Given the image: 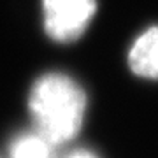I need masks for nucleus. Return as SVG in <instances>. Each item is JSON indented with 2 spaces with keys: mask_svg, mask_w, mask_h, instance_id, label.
I'll use <instances>...</instances> for the list:
<instances>
[{
  "mask_svg": "<svg viewBox=\"0 0 158 158\" xmlns=\"http://www.w3.org/2000/svg\"><path fill=\"white\" fill-rule=\"evenodd\" d=\"M86 93L60 72H48L34 83L28 109L35 128L51 144L63 146L79 134L86 116Z\"/></svg>",
  "mask_w": 158,
  "mask_h": 158,
  "instance_id": "nucleus-1",
  "label": "nucleus"
},
{
  "mask_svg": "<svg viewBox=\"0 0 158 158\" xmlns=\"http://www.w3.org/2000/svg\"><path fill=\"white\" fill-rule=\"evenodd\" d=\"M95 11V0H42L44 28L51 39L72 42L86 32Z\"/></svg>",
  "mask_w": 158,
  "mask_h": 158,
  "instance_id": "nucleus-2",
  "label": "nucleus"
},
{
  "mask_svg": "<svg viewBox=\"0 0 158 158\" xmlns=\"http://www.w3.org/2000/svg\"><path fill=\"white\" fill-rule=\"evenodd\" d=\"M132 72L148 79H158V27L142 32L128 53Z\"/></svg>",
  "mask_w": 158,
  "mask_h": 158,
  "instance_id": "nucleus-3",
  "label": "nucleus"
},
{
  "mask_svg": "<svg viewBox=\"0 0 158 158\" xmlns=\"http://www.w3.org/2000/svg\"><path fill=\"white\" fill-rule=\"evenodd\" d=\"M9 158H56V146L37 130H30L12 139Z\"/></svg>",
  "mask_w": 158,
  "mask_h": 158,
  "instance_id": "nucleus-4",
  "label": "nucleus"
},
{
  "mask_svg": "<svg viewBox=\"0 0 158 158\" xmlns=\"http://www.w3.org/2000/svg\"><path fill=\"white\" fill-rule=\"evenodd\" d=\"M63 158H98L95 153L88 151V149H76V151H70L69 155H65Z\"/></svg>",
  "mask_w": 158,
  "mask_h": 158,
  "instance_id": "nucleus-5",
  "label": "nucleus"
}]
</instances>
